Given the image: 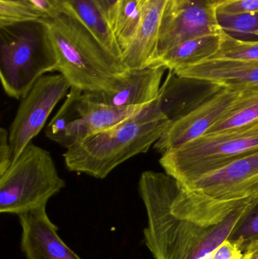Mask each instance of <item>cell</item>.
<instances>
[{
  "mask_svg": "<svg viewBox=\"0 0 258 259\" xmlns=\"http://www.w3.org/2000/svg\"><path fill=\"white\" fill-rule=\"evenodd\" d=\"M178 187V181L166 172L146 170L139 178V193L148 217L144 242L154 259H212L257 199L218 225L203 228L173 214L171 202Z\"/></svg>",
  "mask_w": 258,
  "mask_h": 259,
  "instance_id": "6da1fadb",
  "label": "cell"
},
{
  "mask_svg": "<svg viewBox=\"0 0 258 259\" xmlns=\"http://www.w3.org/2000/svg\"><path fill=\"white\" fill-rule=\"evenodd\" d=\"M172 122L162 109L160 93L134 116L70 146L63 155L65 166L70 171L105 179L120 164L146 153Z\"/></svg>",
  "mask_w": 258,
  "mask_h": 259,
  "instance_id": "7a4b0ae2",
  "label": "cell"
},
{
  "mask_svg": "<svg viewBox=\"0 0 258 259\" xmlns=\"http://www.w3.org/2000/svg\"><path fill=\"white\" fill-rule=\"evenodd\" d=\"M257 199L258 150L188 184L179 183L171 202V211L180 219L209 228Z\"/></svg>",
  "mask_w": 258,
  "mask_h": 259,
  "instance_id": "3957f363",
  "label": "cell"
},
{
  "mask_svg": "<svg viewBox=\"0 0 258 259\" xmlns=\"http://www.w3.org/2000/svg\"><path fill=\"white\" fill-rule=\"evenodd\" d=\"M57 58V71L83 92L112 91L130 70L74 15L43 19Z\"/></svg>",
  "mask_w": 258,
  "mask_h": 259,
  "instance_id": "277c9868",
  "label": "cell"
},
{
  "mask_svg": "<svg viewBox=\"0 0 258 259\" xmlns=\"http://www.w3.org/2000/svg\"><path fill=\"white\" fill-rule=\"evenodd\" d=\"M58 62L43 20L0 27V79L6 95L23 100Z\"/></svg>",
  "mask_w": 258,
  "mask_h": 259,
  "instance_id": "5b68a950",
  "label": "cell"
},
{
  "mask_svg": "<svg viewBox=\"0 0 258 259\" xmlns=\"http://www.w3.org/2000/svg\"><path fill=\"white\" fill-rule=\"evenodd\" d=\"M258 150V121L245 127L205 134L162 154L161 165L180 184Z\"/></svg>",
  "mask_w": 258,
  "mask_h": 259,
  "instance_id": "8992f818",
  "label": "cell"
},
{
  "mask_svg": "<svg viewBox=\"0 0 258 259\" xmlns=\"http://www.w3.org/2000/svg\"><path fill=\"white\" fill-rule=\"evenodd\" d=\"M65 187L50 152L30 143L0 175V212L19 215L45 207Z\"/></svg>",
  "mask_w": 258,
  "mask_h": 259,
  "instance_id": "52a82bcc",
  "label": "cell"
},
{
  "mask_svg": "<svg viewBox=\"0 0 258 259\" xmlns=\"http://www.w3.org/2000/svg\"><path fill=\"white\" fill-rule=\"evenodd\" d=\"M71 88L62 74L44 75L21 100L9 131L12 162L42 131L56 105L67 97Z\"/></svg>",
  "mask_w": 258,
  "mask_h": 259,
  "instance_id": "ba28073f",
  "label": "cell"
},
{
  "mask_svg": "<svg viewBox=\"0 0 258 259\" xmlns=\"http://www.w3.org/2000/svg\"><path fill=\"white\" fill-rule=\"evenodd\" d=\"M248 93V92H247ZM220 88L201 104L176 118L154 148L164 154L204 135L247 94Z\"/></svg>",
  "mask_w": 258,
  "mask_h": 259,
  "instance_id": "9c48e42d",
  "label": "cell"
},
{
  "mask_svg": "<svg viewBox=\"0 0 258 259\" xmlns=\"http://www.w3.org/2000/svg\"><path fill=\"white\" fill-rule=\"evenodd\" d=\"M221 30L215 8L205 0H169L156 59L180 42L204 35L218 34Z\"/></svg>",
  "mask_w": 258,
  "mask_h": 259,
  "instance_id": "30bf717a",
  "label": "cell"
},
{
  "mask_svg": "<svg viewBox=\"0 0 258 259\" xmlns=\"http://www.w3.org/2000/svg\"><path fill=\"white\" fill-rule=\"evenodd\" d=\"M173 74L237 92H257L258 61L212 58Z\"/></svg>",
  "mask_w": 258,
  "mask_h": 259,
  "instance_id": "8fae6325",
  "label": "cell"
},
{
  "mask_svg": "<svg viewBox=\"0 0 258 259\" xmlns=\"http://www.w3.org/2000/svg\"><path fill=\"white\" fill-rule=\"evenodd\" d=\"M21 248L27 259H82L59 237L58 227L47 215L45 207L18 215Z\"/></svg>",
  "mask_w": 258,
  "mask_h": 259,
  "instance_id": "7c38bea8",
  "label": "cell"
},
{
  "mask_svg": "<svg viewBox=\"0 0 258 259\" xmlns=\"http://www.w3.org/2000/svg\"><path fill=\"white\" fill-rule=\"evenodd\" d=\"M165 70L162 67L130 70L127 77L113 91L83 92V94L90 101L114 107L146 106L152 103L160 94Z\"/></svg>",
  "mask_w": 258,
  "mask_h": 259,
  "instance_id": "4fadbf2b",
  "label": "cell"
},
{
  "mask_svg": "<svg viewBox=\"0 0 258 259\" xmlns=\"http://www.w3.org/2000/svg\"><path fill=\"white\" fill-rule=\"evenodd\" d=\"M169 0H139L140 19L136 34L123 60L130 70L151 66L157 57L164 15Z\"/></svg>",
  "mask_w": 258,
  "mask_h": 259,
  "instance_id": "5bb4252c",
  "label": "cell"
},
{
  "mask_svg": "<svg viewBox=\"0 0 258 259\" xmlns=\"http://www.w3.org/2000/svg\"><path fill=\"white\" fill-rule=\"evenodd\" d=\"M147 106L114 107L90 101L83 93L78 102L79 119L68 133L64 148L68 149L83 139L118 125Z\"/></svg>",
  "mask_w": 258,
  "mask_h": 259,
  "instance_id": "9a60e30c",
  "label": "cell"
},
{
  "mask_svg": "<svg viewBox=\"0 0 258 259\" xmlns=\"http://www.w3.org/2000/svg\"><path fill=\"white\" fill-rule=\"evenodd\" d=\"M220 45V33L192 38L162 53L150 67H162L171 72H175L185 67L213 58L219 51Z\"/></svg>",
  "mask_w": 258,
  "mask_h": 259,
  "instance_id": "2e32d148",
  "label": "cell"
},
{
  "mask_svg": "<svg viewBox=\"0 0 258 259\" xmlns=\"http://www.w3.org/2000/svg\"><path fill=\"white\" fill-rule=\"evenodd\" d=\"M60 2L65 12L74 15L112 54L123 60L122 53L112 27L95 0H60Z\"/></svg>",
  "mask_w": 258,
  "mask_h": 259,
  "instance_id": "e0dca14e",
  "label": "cell"
},
{
  "mask_svg": "<svg viewBox=\"0 0 258 259\" xmlns=\"http://www.w3.org/2000/svg\"><path fill=\"white\" fill-rule=\"evenodd\" d=\"M83 93L71 87L66 100L45 130L47 138L63 147L68 133L79 119L78 102Z\"/></svg>",
  "mask_w": 258,
  "mask_h": 259,
  "instance_id": "ac0fdd59",
  "label": "cell"
},
{
  "mask_svg": "<svg viewBox=\"0 0 258 259\" xmlns=\"http://www.w3.org/2000/svg\"><path fill=\"white\" fill-rule=\"evenodd\" d=\"M140 19L139 0H121L112 28L123 54L132 44Z\"/></svg>",
  "mask_w": 258,
  "mask_h": 259,
  "instance_id": "d6986e66",
  "label": "cell"
},
{
  "mask_svg": "<svg viewBox=\"0 0 258 259\" xmlns=\"http://www.w3.org/2000/svg\"><path fill=\"white\" fill-rule=\"evenodd\" d=\"M258 121V91L248 92L232 110L205 134H219L245 127ZM204 134V135H205Z\"/></svg>",
  "mask_w": 258,
  "mask_h": 259,
  "instance_id": "ffe728a7",
  "label": "cell"
},
{
  "mask_svg": "<svg viewBox=\"0 0 258 259\" xmlns=\"http://www.w3.org/2000/svg\"><path fill=\"white\" fill-rule=\"evenodd\" d=\"M223 31L236 39L247 40L258 36V13L217 14Z\"/></svg>",
  "mask_w": 258,
  "mask_h": 259,
  "instance_id": "44dd1931",
  "label": "cell"
},
{
  "mask_svg": "<svg viewBox=\"0 0 258 259\" xmlns=\"http://www.w3.org/2000/svg\"><path fill=\"white\" fill-rule=\"evenodd\" d=\"M47 15L30 1H0V27L40 21Z\"/></svg>",
  "mask_w": 258,
  "mask_h": 259,
  "instance_id": "7402d4cb",
  "label": "cell"
},
{
  "mask_svg": "<svg viewBox=\"0 0 258 259\" xmlns=\"http://www.w3.org/2000/svg\"><path fill=\"white\" fill-rule=\"evenodd\" d=\"M219 51L213 58L258 61V40L236 39L221 30ZM212 59V58H211Z\"/></svg>",
  "mask_w": 258,
  "mask_h": 259,
  "instance_id": "603a6c76",
  "label": "cell"
},
{
  "mask_svg": "<svg viewBox=\"0 0 258 259\" xmlns=\"http://www.w3.org/2000/svg\"><path fill=\"white\" fill-rule=\"evenodd\" d=\"M256 239H258V199L227 240L237 245L243 251L248 243Z\"/></svg>",
  "mask_w": 258,
  "mask_h": 259,
  "instance_id": "cb8c5ba5",
  "label": "cell"
},
{
  "mask_svg": "<svg viewBox=\"0 0 258 259\" xmlns=\"http://www.w3.org/2000/svg\"><path fill=\"white\" fill-rule=\"evenodd\" d=\"M215 8L217 14L258 13V0H227Z\"/></svg>",
  "mask_w": 258,
  "mask_h": 259,
  "instance_id": "d4e9b609",
  "label": "cell"
},
{
  "mask_svg": "<svg viewBox=\"0 0 258 259\" xmlns=\"http://www.w3.org/2000/svg\"><path fill=\"white\" fill-rule=\"evenodd\" d=\"M12 164V149L9 143V132L4 127L0 129V175Z\"/></svg>",
  "mask_w": 258,
  "mask_h": 259,
  "instance_id": "484cf974",
  "label": "cell"
},
{
  "mask_svg": "<svg viewBox=\"0 0 258 259\" xmlns=\"http://www.w3.org/2000/svg\"><path fill=\"white\" fill-rule=\"evenodd\" d=\"M243 251L239 246L226 240L213 252L212 259H242Z\"/></svg>",
  "mask_w": 258,
  "mask_h": 259,
  "instance_id": "4316f807",
  "label": "cell"
},
{
  "mask_svg": "<svg viewBox=\"0 0 258 259\" xmlns=\"http://www.w3.org/2000/svg\"><path fill=\"white\" fill-rule=\"evenodd\" d=\"M36 7L47 15L48 18H56L65 12L60 0H30Z\"/></svg>",
  "mask_w": 258,
  "mask_h": 259,
  "instance_id": "83f0119b",
  "label": "cell"
},
{
  "mask_svg": "<svg viewBox=\"0 0 258 259\" xmlns=\"http://www.w3.org/2000/svg\"><path fill=\"white\" fill-rule=\"evenodd\" d=\"M112 27L118 4L121 0H95Z\"/></svg>",
  "mask_w": 258,
  "mask_h": 259,
  "instance_id": "f1b7e54d",
  "label": "cell"
},
{
  "mask_svg": "<svg viewBox=\"0 0 258 259\" xmlns=\"http://www.w3.org/2000/svg\"><path fill=\"white\" fill-rule=\"evenodd\" d=\"M242 259H258V239L252 240L245 246Z\"/></svg>",
  "mask_w": 258,
  "mask_h": 259,
  "instance_id": "f546056e",
  "label": "cell"
},
{
  "mask_svg": "<svg viewBox=\"0 0 258 259\" xmlns=\"http://www.w3.org/2000/svg\"><path fill=\"white\" fill-rule=\"evenodd\" d=\"M209 5L211 6H218V5L221 4V3H224V2L227 1V0H205Z\"/></svg>",
  "mask_w": 258,
  "mask_h": 259,
  "instance_id": "4dcf8cb0",
  "label": "cell"
},
{
  "mask_svg": "<svg viewBox=\"0 0 258 259\" xmlns=\"http://www.w3.org/2000/svg\"><path fill=\"white\" fill-rule=\"evenodd\" d=\"M0 1H28V0H0Z\"/></svg>",
  "mask_w": 258,
  "mask_h": 259,
  "instance_id": "1f68e13d",
  "label": "cell"
}]
</instances>
